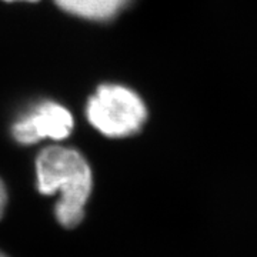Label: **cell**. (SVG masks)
<instances>
[{
  "instance_id": "obj_1",
  "label": "cell",
  "mask_w": 257,
  "mask_h": 257,
  "mask_svg": "<svg viewBox=\"0 0 257 257\" xmlns=\"http://www.w3.org/2000/svg\"><path fill=\"white\" fill-rule=\"evenodd\" d=\"M37 190L59 194L55 217L64 229L77 227L84 219L93 192V172L87 159L74 147H45L36 157Z\"/></svg>"
},
{
  "instance_id": "obj_2",
  "label": "cell",
  "mask_w": 257,
  "mask_h": 257,
  "mask_svg": "<svg viewBox=\"0 0 257 257\" xmlns=\"http://www.w3.org/2000/svg\"><path fill=\"white\" fill-rule=\"evenodd\" d=\"M87 121L103 136L124 139L138 135L146 124L149 111L138 92L124 84L104 83L89 97Z\"/></svg>"
},
{
  "instance_id": "obj_3",
  "label": "cell",
  "mask_w": 257,
  "mask_h": 257,
  "mask_svg": "<svg viewBox=\"0 0 257 257\" xmlns=\"http://www.w3.org/2000/svg\"><path fill=\"white\" fill-rule=\"evenodd\" d=\"M73 114L55 100H40L19 114L12 124V138L23 146L42 140L60 142L72 135Z\"/></svg>"
},
{
  "instance_id": "obj_4",
  "label": "cell",
  "mask_w": 257,
  "mask_h": 257,
  "mask_svg": "<svg viewBox=\"0 0 257 257\" xmlns=\"http://www.w3.org/2000/svg\"><path fill=\"white\" fill-rule=\"evenodd\" d=\"M66 13L90 22H109L127 9L135 0H53Z\"/></svg>"
},
{
  "instance_id": "obj_5",
  "label": "cell",
  "mask_w": 257,
  "mask_h": 257,
  "mask_svg": "<svg viewBox=\"0 0 257 257\" xmlns=\"http://www.w3.org/2000/svg\"><path fill=\"white\" fill-rule=\"evenodd\" d=\"M8 202H9V193H8V187L5 182L0 179V220L5 216V211L8 207Z\"/></svg>"
},
{
  "instance_id": "obj_6",
  "label": "cell",
  "mask_w": 257,
  "mask_h": 257,
  "mask_svg": "<svg viewBox=\"0 0 257 257\" xmlns=\"http://www.w3.org/2000/svg\"><path fill=\"white\" fill-rule=\"evenodd\" d=\"M5 2H30V3H33V2H39V0H5Z\"/></svg>"
},
{
  "instance_id": "obj_7",
  "label": "cell",
  "mask_w": 257,
  "mask_h": 257,
  "mask_svg": "<svg viewBox=\"0 0 257 257\" xmlns=\"http://www.w3.org/2000/svg\"><path fill=\"white\" fill-rule=\"evenodd\" d=\"M0 257H9V256H8V254H6V253H3V251H2V250H0Z\"/></svg>"
}]
</instances>
